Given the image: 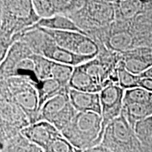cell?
Instances as JSON below:
<instances>
[{
  "label": "cell",
  "mask_w": 152,
  "mask_h": 152,
  "mask_svg": "<svg viewBox=\"0 0 152 152\" xmlns=\"http://www.w3.org/2000/svg\"><path fill=\"white\" fill-rule=\"evenodd\" d=\"M0 62L18 36L40 20L31 0L0 1Z\"/></svg>",
  "instance_id": "6da1fadb"
},
{
  "label": "cell",
  "mask_w": 152,
  "mask_h": 152,
  "mask_svg": "<svg viewBox=\"0 0 152 152\" xmlns=\"http://www.w3.org/2000/svg\"><path fill=\"white\" fill-rule=\"evenodd\" d=\"M61 133L81 151L99 145L103 139L102 115L91 111L77 112Z\"/></svg>",
  "instance_id": "7a4b0ae2"
},
{
  "label": "cell",
  "mask_w": 152,
  "mask_h": 152,
  "mask_svg": "<svg viewBox=\"0 0 152 152\" xmlns=\"http://www.w3.org/2000/svg\"><path fill=\"white\" fill-rule=\"evenodd\" d=\"M87 36L108 28L115 19L113 1L86 0L80 9L67 16Z\"/></svg>",
  "instance_id": "3957f363"
},
{
  "label": "cell",
  "mask_w": 152,
  "mask_h": 152,
  "mask_svg": "<svg viewBox=\"0 0 152 152\" xmlns=\"http://www.w3.org/2000/svg\"><path fill=\"white\" fill-rule=\"evenodd\" d=\"M101 144L113 152H144L134 130L122 113L107 125Z\"/></svg>",
  "instance_id": "277c9868"
},
{
  "label": "cell",
  "mask_w": 152,
  "mask_h": 152,
  "mask_svg": "<svg viewBox=\"0 0 152 152\" xmlns=\"http://www.w3.org/2000/svg\"><path fill=\"white\" fill-rule=\"evenodd\" d=\"M0 86L4 87L11 99L26 113L30 124L37 123L39 114V94L37 88L28 80L11 77L0 80Z\"/></svg>",
  "instance_id": "5b68a950"
},
{
  "label": "cell",
  "mask_w": 152,
  "mask_h": 152,
  "mask_svg": "<svg viewBox=\"0 0 152 152\" xmlns=\"http://www.w3.org/2000/svg\"><path fill=\"white\" fill-rule=\"evenodd\" d=\"M30 125L26 113L4 87L0 86V144L18 135Z\"/></svg>",
  "instance_id": "8992f818"
},
{
  "label": "cell",
  "mask_w": 152,
  "mask_h": 152,
  "mask_svg": "<svg viewBox=\"0 0 152 152\" xmlns=\"http://www.w3.org/2000/svg\"><path fill=\"white\" fill-rule=\"evenodd\" d=\"M69 90L50 99L39 111L37 122L47 121L61 131L71 123L77 111L71 104Z\"/></svg>",
  "instance_id": "52a82bcc"
},
{
  "label": "cell",
  "mask_w": 152,
  "mask_h": 152,
  "mask_svg": "<svg viewBox=\"0 0 152 152\" xmlns=\"http://www.w3.org/2000/svg\"><path fill=\"white\" fill-rule=\"evenodd\" d=\"M54 39L57 45L80 56L95 58L99 52L92 38L77 32L60 31L40 28Z\"/></svg>",
  "instance_id": "ba28073f"
},
{
  "label": "cell",
  "mask_w": 152,
  "mask_h": 152,
  "mask_svg": "<svg viewBox=\"0 0 152 152\" xmlns=\"http://www.w3.org/2000/svg\"><path fill=\"white\" fill-rule=\"evenodd\" d=\"M101 46L116 53H124L136 48L135 39L130 30V22L114 20L106 29Z\"/></svg>",
  "instance_id": "9c48e42d"
},
{
  "label": "cell",
  "mask_w": 152,
  "mask_h": 152,
  "mask_svg": "<svg viewBox=\"0 0 152 152\" xmlns=\"http://www.w3.org/2000/svg\"><path fill=\"white\" fill-rule=\"evenodd\" d=\"M125 90L118 84L108 85L99 92L103 136L107 125L121 115Z\"/></svg>",
  "instance_id": "30bf717a"
},
{
  "label": "cell",
  "mask_w": 152,
  "mask_h": 152,
  "mask_svg": "<svg viewBox=\"0 0 152 152\" xmlns=\"http://www.w3.org/2000/svg\"><path fill=\"white\" fill-rule=\"evenodd\" d=\"M21 134L45 152L55 139L62 135L54 125L45 121L30 124L21 131Z\"/></svg>",
  "instance_id": "8fae6325"
},
{
  "label": "cell",
  "mask_w": 152,
  "mask_h": 152,
  "mask_svg": "<svg viewBox=\"0 0 152 152\" xmlns=\"http://www.w3.org/2000/svg\"><path fill=\"white\" fill-rule=\"evenodd\" d=\"M130 30L135 39L136 48L152 46V1H148L144 11L130 22Z\"/></svg>",
  "instance_id": "7c38bea8"
},
{
  "label": "cell",
  "mask_w": 152,
  "mask_h": 152,
  "mask_svg": "<svg viewBox=\"0 0 152 152\" xmlns=\"http://www.w3.org/2000/svg\"><path fill=\"white\" fill-rule=\"evenodd\" d=\"M40 56L54 62L71 66L73 67L85 64L94 58L89 56H80L67 49L62 48L56 45L50 36L42 49Z\"/></svg>",
  "instance_id": "4fadbf2b"
},
{
  "label": "cell",
  "mask_w": 152,
  "mask_h": 152,
  "mask_svg": "<svg viewBox=\"0 0 152 152\" xmlns=\"http://www.w3.org/2000/svg\"><path fill=\"white\" fill-rule=\"evenodd\" d=\"M33 54L30 47L24 42L22 40L15 42L0 64V80L11 77L15 68L19 63L29 58Z\"/></svg>",
  "instance_id": "5bb4252c"
},
{
  "label": "cell",
  "mask_w": 152,
  "mask_h": 152,
  "mask_svg": "<svg viewBox=\"0 0 152 152\" xmlns=\"http://www.w3.org/2000/svg\"><path fill=\"white\" fill-rule=\"evenodd\" d=\"M69 96L77 112L91 111L102 115L99 93L85 92L70 88Z\"/></svg>",
  "instance_id": "9a60e30c"
},
{
  "label": "cell",
  "mask_w": 152,
  "mask_h": 152,
  "mask_svg": "<svg viewBox=\"0 0 152 152\" xmlns=\"http://www.w3.org/2000/svg\"><path fill=\"white\" fill-rule=\"evenodd\" d=\"M115 19L117 20L132 22L147 7L148 1L120 0L113 1Z\"/></svg>",
  "instance_id": "2e32d148"
},
{
  "label": "cell",
  "mask_w": 152,
  "mask_h": 152,
  "mask_svg": "<svg viewBox=\"0 0 152 152\" xmlns=\"http://www.w3.org/2000/svg\"><path fill=\"white\" fill-rule=\"evenodd\" d=\"M36 28H42L53 30H60V31L77 32V33L87 35L84 32L82 31L76 26V24L71 18L67 16H61V15H58V16H55L48 18H40V20L35 26L26 29L23 33L35 29Z\"/></svg>",
  "instance_id": "e0dca14e"
},
{
  "label": "cell",
  "mask_w": 152,
  "mask_h": 152,
  "mask_svg": "<svg viewBox=\"0 0 152 152\" xmlns=\"http://www.w3.org/2000/svg\"><path fill=\"white\" fill-rule=\"evenodd\" d=\"M69 87L71 89L85 92L99 93L102 91L80 66L74 68L73 75L69 83Z\"/></svg>",
  "instance_id": "ac0fdd59"
},
{
  "label": "cell",
  "mask_w": 152,
  "mask_h": 152,
  "mask_svg": "<svg viewBox=\"0 0 152 152\" xmlns=\"http://www.w3.org/2000/svg\"><path fill=\"white\" fill-rule=\"evenodd\" d=\"M122 114L134 129L140 121L152 116V101L146 104H134L123 106Z\"/></svg>",
  "instance_id": "d6986e66"
},
{
  "label": "cell",
  "mask_w": 152,
  "mask_h": 152,
  "mask_svg": "<svg viewBox=\"0 0 152 152\" xmlns=\"http://www.w3.org/2000/svg\"><path fill=\"white\" fill-rule=\"evenodd\" d=\"M1 152H45L21 134H18L5 143L0 144Z\"/></svg>",
  "instance_id": "ffe728a7"
},
{
  "label": "cell",
  "mask_w": 152,
  "mask_h": 152,
  "mask_svg": "<svg viewBox=\"0 0 152 152\" xmlns=\"http://www.w3.org/2000/svg\"><path fill=\"white\" fill-rule=\"evenodd\" d=\"M69 89L70 87H64L60 83L53 78L40 81L37 88L39 94V111L47 101Z\"/></svg>",
  "instance_id": "44dd1931"
},
{
  "label": "cell",
  "mask_w": 152,
  "mask_h": 152,
  "mask_svg": "<svg viewBox=\"0 0 152 152\" xmlns=\"http://www.w3.org/2000/svg\"><path fill=\"white\" fill-rule=\"evenodd\" d=\"M134 130L144 152H152V116L138 122Z\"/></svg>",
  "instance_id": "7402d4cb"
},
{
  "label": "cell",
  "mask_w": 152,
  "mask_h": 152,
  "mask_svg": "<svg viewBox=\"0 0 152 152\" xmlns=\"http://www.w3.org/2000/svg\"><path fill=\"white\" fill-rule=\"evenodd\" d=\"M152 101V92L141 87L125 90L123 106L134 104H146Z\"/></svg>",
  "instance_id": "603a6c76"
},
{
  "label": "cell",
  "mask_w": 152,
  "mask_h": 152,
  "mask_svg": "<svg viewBox=\"0 0 152 152\" xmlns=\"http://www.w3.org/2000/svg\"><path fill=\"white\" fill-rule=\"evenodd\" d=\"M30 58L35 64L36 75L39 81L52 78V70L54 63L53 61L37 54L32 55Z\"/></svg>",
  "instance_id": "cb8c5ba5"
},
{
  "label": "cell",
  "mask_w": 152,
  "mask_h": 152,
  "mask_svg": "<svg viewBox=\"0 0 152 152\" xmlns=\"http://www.w3.org/2000/svg\"><path fill=\"white\" fill-rule=\"evenodd\" d=\"M118 84L125 90L139 87L140 76L134 75L125 68L122 62L120 61L118 66Z\"/></svg>",
  "instance_id": "d4e9b609"
},
{
  "label": "cell",
  "mask_w": 152,
  "mask_h": 152,
  "mask_svg": "<svg viewBox=\"0 0 152 152\" xmlns=\"http://www.w3.org/2000/svg\"><path fill=\"white\" fill-rule=\"evenodd\" d=\"M73 66L59 64V63H53L52 70V77L56 80L65 87H70L69 83L73 75L74 71Z\"/></svg>",
  "instance_id": "484cf974"
},
{
  "label": "cell",
  "mask_w": 152,
  "mask_h": 152,
  "mask_svg": "<svg viewBox=\"0 0 152 152\" xmlns=\"http://www.w3.org/2000/svg\"><path fill=\"white\" fill-rule=\"evenodd\" d=\"M34 7L40 18H48L55 16L53 0H33Z\"/></svg>",
  "instance_id": "4316f807"
},
{
  "label": "cell",
  "mask_w": 152,
  "mask_h": 152,
  "mask_svg": "<svg viewBox=\"0 0 152 152\" xmlns=\"http://www.w3.org/2000/svg\"><path fill=\"white\" fill-rule=\"evenodd\" d=\"M45 152H78V149L73 147L63 135L56 137Z\"/></svg>",
  "instance_id": "83f0119b"
},
{
  "label": "cell",
  "mask_w": 152,
  "mask_h": 152,
  "mask_svg": "<svg viewBox=\"0 0 152 152\" xmlns=\"http://www.w3.org/2000/svg\"><path fill=\"white\" fill-rule=\"evenodd\" d=\"M132 52L140 58L149 67L152 66V46L137 47L132 49Z\"/></svg>",
  "instance_id": "f1b7e54d"
},
{
  "label": "cell",
  "mask_w": 152,
  "mask_h": 152,
  "mask_svg": "<svg viewBox=\"0 0 152 152\" xmlns=\"http://www.w3.org/2000/svg\"><path fill=\"white\" fill-rule=\"evenodd\" d=\"M139 87L152 92V78L149 77H141L139 83Z\"/></svg>",
  "instance_id": "f546056e"
},
{
  "label": "cell",
  "mask_w": 152,
  "mask_h": 152,
  "mask_svg": "<svg viewBox=\"0 0 152 152\" xmlns=\"http://www.w3.org/2000/svg\"><path fill=\"white\" fill-rule=\"evenodd\" d=\"M78 152H113L111 150L104 147V146L99 144V145L96 146V147H92L90 149L84 150V151H81L78 149Z\"/></svg>",
  "instance_id": "4dcf8cb0"
},
{
  "label": "cell",
  "mask_w": 152,
  "mask_h": 152,
  "mask_svg": "<svg viewBox=\"0 0 152 152\" xmlns=\"http://www.w3.org/2000/svg\"><path fill=\"white\" fill-rule=\"evenodd\" d=\"M140 76L141 77H149V78H152V66L148 68L147 71L144 72L143 73H142Z\"/></svg>",
  "instance_id": "1f68e13d"
}]
</instances>
